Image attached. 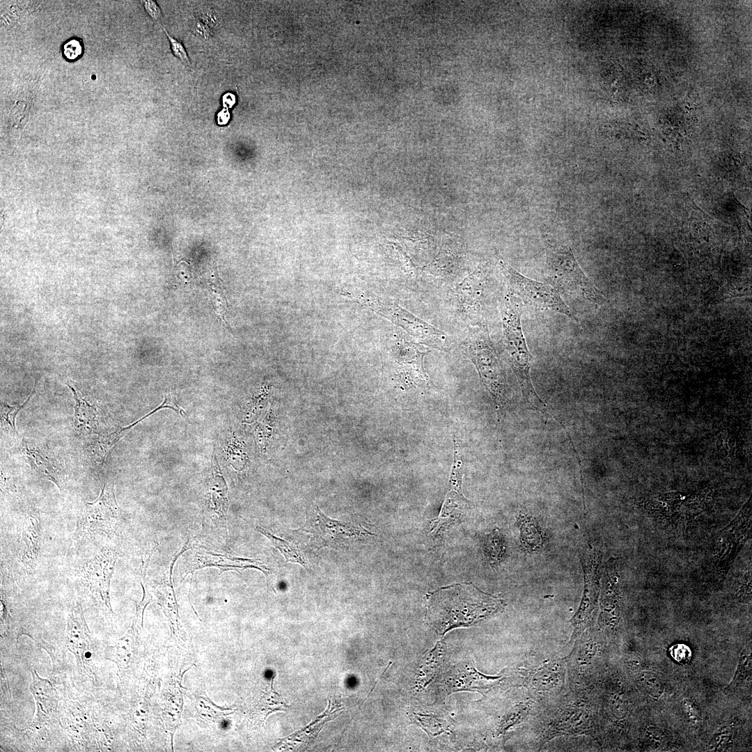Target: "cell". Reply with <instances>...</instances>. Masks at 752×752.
<instances>
[{"label": "cell", "mask_w": 752, "mask_h": 752, "mask_svg": "<svg viewBox=\"0 0 752 752\" xmlns=\"http://www.w3.org/2000/svg\"><path fill=\"white\" fill-rule=\"evenodd\" d=\"M484 284L485 275L480 269L476 270L465 279L457 289L462 304L467 307L479 306Z\"/></svg>", "instance_id": "20"}, {"label": "cell", "mask_w": 752, "mask_h": 752, "mask_svg": "<svg viewBox=\"0 0 752 752\" xmlns=\"http://www.w3.org/2000/svg\"><path fill=\"white\" fill-rule=\"evenodd\" d=\"M640 684L645 691L654 698H659L664 691L660 678L651 672L643 671L639 677Z\"/></svg>", "instance_id": "27"}, {"label": "cell", "mask_w": 752, "mask_h": 752, "mask_svg": "<svg viewBox=\"0 0 752 752\" xmlns=\"http://www.w3.org/2000/svg\"><path fill=\"white\" fill-rule=\"evenodd\" d=\"M212 566L220 569V573L228 570L255 567L267 574L266 571L267 570L265 566L253 559L232 557L228 555L198 551L196 553L191 567L186 572V574L189 573L193 574L197 570Z\"/></svg>", "instance_id": "15"}, {"label": "cell", "mask_w": 752, "mask_h": 752, "mask_svg": "<svg viewBox=\"0 0 752 752\" xmlns=\"http://www.w3.org/2000/svg\"><path fill=\"white\" fill-rule=\"evenodd\" d=\"M520 305V301L510 293L503 299L501 311V345L517 377L525 402L533 409L554 418L565 429L563 423L549 411L547 405L538 396L533 386L530 375L532 356L522 331Z\"/></svg>", "instance_id": "3"}, {"label": "cell", "mask_w": 752, "mask_h": 752, "mask_svg": "<svg viewBox=\"0 0 752 752\" xmlns=\"http://www.w3.org/2000/svg\"><path fill=\"white\" fill-rule=\"evenodd\" d=\"M545 277L558 293L602 305L606 299L586 276L572 249L549 235L544 236Z\"/></svg>", "instance_id": "4"}, {"label": "cell", "mask_w": 752, "mask_h": 752, "mask_svg": "<svg viewBox=\"0 0 752 752\" xmlns=\"http://www.w3.org/2000/svg\"><path fill=\"white\" fill-rule=\"evenodd\" d=\"M143 5L147 13L153 19H158L162 16V12L157 4L153 1H144Z\"/></svg>", "instance_id": "33"}, {"label": "cell", "mask_w": 752, "mask_h": 752, "mask_svg": "<svg viewBox=\"0 0 752 752\" xmlns=\"http://www.w3.org/2000/svg\"><path fill=\"white\" fill-rule=\"evenodd\" d=\"M143 589V598L136 604V613L131 627L136 632H140L143 629V613L146 606L152 601V597L148 592V588L143 582V577L140 581Z\"/></svg>", "instance_id": "28"}, {"label": "cell", "mask_w": 752, "mask_h": 752, "mask_svg": "<svg viewBox=\"0 0 752 752\" xmlns=\"http://www.w3.org/2000/svg\"><path fill=\"white\" fill-rule=\"evenodd\" d=\"M19 449L32 469L62 489L59 470L45 450L24 438L21 441Z\"/></svg>", "instance_id": "16"}, {"label": "cell", "mask_w": 752, "mask_h": 752, "mask_svg": "<svg viewBox=\"0 0 752 752\" xmlns=\"http://www.w3.org/2000/svg\"><path fill=\"white\" fill-rule=\"evenodd\" d=\"M212 478L209 485L210 507L219 520L225 523L228 510V488L221 474L216 455L212 459Z\"/></svg>", "instance_id": "18"}, {"label": "cell", "mask_w": 752, "mask_h": 752, "mask_svg": "<svg viewBox=\"0 0 752 752\" xmlns=\"http://www.w3.org/2000/svg\"><path fill=\"white\" fill-rule=\"evenodd\" d=\"M499 265L506 279L508 293L516 297L521 303L535 310L554 311L572 318L570 309L551 285L531 279L503 261L501 260Z\"/></svg>", "instance_id": "6"}, {"label": "cell", "mask_w": 752, "mask_h": 752, "mask_svg": "<svg viewBox=\"0 0 752 752\" xmlns=\"http://www.w3.org/2000/svg\"><path fill=\"white\" fill-rule=\"evenodd\" d=\"M40 522L37 513L31 512L24 519L19 540V557L29 569H34L40 550Z\"/></svg>", "instance_id": "14"}, {"label": "cell", "mask_w": 752, "mask_h": 752, "mask_svg": "<svg viewBox=\"0 0 752 752\" xmlns=\"http://www.w3.org/2000/svg\"><path fill=\"white\" fill-rule=\"evenodd\" d=\"M210 297L212 306L217 315L226 323L224 316L226 311V300L223 288L219 285L210 288Z\"/></svg>", "instance_id": "29"}, {"label": "cell", "mask_w": 752, "mask_h": 752, "mask_svg": "<svg viewBox=\"0 0 752 752\" xmlns=\"http://www.w3.org/2000/svg\"><path fill=\"white\" fill-rule=\"evenodd\" d=\"M136 635L137 633L130 627L125 635L106 648V658L114 661L120 672L127 669L132 662Z\"/></svg>", "instance_id": "19"}, {"label": "cell", "mask_w": 752, "mask_h": 752, "mask_svg": "<svg viewBox=\"0 0 752 752\" xmlns=\"http://www.w3.org/2000/svg\"><path fill=\"white\" fill-rule=\"evenodd\" d=\"M123 515V511L116 500L113 485L104 483L97 499L86 503L80 519V529L84 535L100 533L111 538Z\"/></svg>", "instance_id": "7"}, {"label": "cell", "mask_w": 752, "mask_h": 752, "mask_svg": "<svg viewBox=\"0 0 752 752\" xmlns=\"http://www.w3.org/2000/svg\"><path fill=\"white\" fill-rule=\"evenodd\" d=\"M368 301L370 306L400 326L419 343L441 350H446L450 345V338L444 332L398 304L379 300Z\"/></svg>", "instance_id": "8"}, {"label": "cell", "mask_w": 752, "mask_h": 752, "mask_svg": "<svg viewBox=\"0 0 752 752\" xmlns=\"http://www.w3.org/2000/svg\"><path fill=\"white\" fill-rule=\"evenodd\" d=\"M156 595L159 600V604L161 605L165 615L171 622L172 630L174 631V629H176L180 631L178 605L171 579L170 580L169 583H164L162 585L158 588Z\"/></svg>", "instance_id": "22"}, {"label": "cell", "mask_w": 752, "mask_h": 752, "mask_svg": "<svg viewBox=\"0 0 752 752\" xmlns=\"http://www.w3.org/2000/svg\"><path fill=\"white\" fill-rule=\"evenodd\" d=\"M91 638L81 605L79 603L73 604L67 617L65 646L75 655L79 669L90 677L95 676Z\"/></svg>", "instance_id": "11"}, {"label": "cell", "mask_w": 752, "mask_h": 752, "mask_svg": "<svg viewBox=\"0 0 752 752\" xmlns=\"http://www.w3.org/2000/svg\"><path fill=\"white\" fill-rule=\"evenodd\" d=\"M257 529L259 532L265 535L272 543L280 550L288 561L298 563L303 565L305 564L306 562L301 554H299L295 548L291 547L288 542L276 537L261 527L258 526Z\"/></svg>", "instance_id": "23"}, {"label": "cell", "mask_w": 752, "mask_h": 752, "mask_svg": "<svg viewBox=\"0 0 752 752\" xmlns=\"http://www.w3.org/2000/svg\"><path fill=\"white\" fill-rule=\"evenodd\" d=\"M83 50L82 42L76 38L67 40L62 46L63 56L70 61L78 59L82 55Z\"/></svg>", "instance_id": "30"}, {"label": "cell", "mask_w": 752, "mask_h": 752, "mask_svg": "<svg viewBox=\"0 0 752 752\" xmlns=\"http://www.w3.org/2000/svg\"><path fill=\"white\" fill-rule=\"evenodd\" d=\"M194 31L204 39H207L210 36V27L202 22H197L194 24Z\"/></svg>", "instance_id": "35"}, {"label": "cell", "mask_w": 752, "mask_h": 752, "mask_svg": "<svg viewBox=\"0 0 752 752\" xmlns=\"http://www.w3.org/2000/svg\"><path fill=\"white\" fill-rule=\"evenodd\" d=\"M201 18L203 20V23L208 26H215L219 22V19L214 12L209 9L203 10Z\"/></svg>", "instance_id": "34"}, {"label": "cell", "mask_w": 752, "mask_h": 752, "mask_svg": "<svg viewBox=\"0 0 752 752\" xmlns=\"http://www.w3.org/2000/svg\"><path fill=\"white\" fill-rule=\"evenodd\" d=\"M31 673L32 680L29 689L36 702V712L30 727L40 730L55 715L58 703V696L50 681L40 677L33 669Z\"/></svg>", "instance_id": "13"}, {"label": "cell", "mask_w": 752, "mask_h": 752, "mask_svg": "<svg viewBox=\"0 0 752 752\" xmlns=\"http://www.w3.org/2000/svg\"><path fill=\"white\" fill-rule=\"evenodd\" d=\"M230 118V113L227 109H222L217 116V121L219 125L226 124Z\"/></svg>", "instance_id": "37"}, {"label": "cell", "mask_w": 752, "mask_h": 752, "mask_svg": "<svg viewBox=\"0 0 752 752\" xmlns=\"http://www.w3.org/2000/svg\"><path fill=\"white\" fill-rule=\"evenodd\" d=\"M129 427H120L111 433L98 437L91 443L86 450L90 460L97 465L102 464L109 450L131 429Z\"/></svg>", "instance_id": "21"}, {"label": "cell", "mask_w": 752, "mask_h": 752, "mask_svg": "<svg viewBox=\"0 0 752 752\" xmlns=\"http://www.w3.org/2000/svg\"><path fill=\"white\" fill-rule=\"evenodd\" d=\"M469 357L475 364L480 380L492 395L498 416L503 414L509 397L503 368L497 352L484 324L471 327L464 342Z\"/></svg>", "instance_id": "5"}, {"label": "cell", "mask_w": 752, "mask_h": 752, "mask_svg": "<svg viewBox=\"0 0 752 752\" xmlns=\"http://www.w3.org/2000/svg\"><path fill=\"white\" fill-rule=\"evenodd\" d=\"M235 102V97L232 93H226L223 97V104L226 109L232 107Z\"/></svg>", "instance_id": "36"}, {"label": "cell", "mask_w": 752, "mask_h": 752, "mask_svg": "<svg viewBox=\"0 0 752 752\" xmlns=\"http://www.w3.org/2000/svg\"><path fill=\"white\" fill-rule=\"evenodd\" d=\"M671 656L680 664H687L691 658L689 647L684 643H676L670 648Z\"/></svg>", "instance_id": "31"}, {"label": "cell", "mask_w": 752, "mask_h": 752, "mask_svg": "<svg viewBox=\"0 0 752 752\" xmlns=\"http://www.w3.org/2000/svg\"><path fill=\"white\" fill-rule=\"evenodd\" d=\"M565 659L547 661L528 671L524 687L536 702L545 705L561 696L565 688Z\"/></svg>", "instance_id": "9"}, {"label": "cell", "mask_w": 752, "mask_h": 752, "mask_svg": "<svg viewBox=\"0 0 752 752\" xmlns=\"http://www.w3.org/2000/svg\"><path fill=\"white\" fill-rule=\"evenodd\" d=\"M529 726L536 732L539 749L558 736L590 735L593 712L587 690L569 689L552 701L541 705Z\"/></svg>", "instance_id": "2"}, {"label": "cell", "mask_w": 752, "mask_h": 752, "mask_svg": "<svg viewBox=\"0 0 752 752\" xmlns=\"http://www.w3.org/2000/svg\"><path fill=\"white\" fill-rule=\"evenodd\" d=\"M627 700L620 692H610L607 696L608 713L616 720L625 719L628 713Z\"/></svg>", "instance_id": "25"}, {"label": "cell", "mask_w": 752, "mask_h": 752, "mask_svg": "<svg viewBox=\"0 0 752 752\" xmlns=\"http://www.w3.org/2000/svg\"><path fill=\"white\" fill-rule=\"evenodd\" d=\"M164 31L169 40L171 49L174 56L183 63L189 65V59L182 43L178 39H175L172 36L169 35L165 28H164Z\"/></svg>", "instance_id": "32"}, {"label": "cell", "mask_w": 752, "mask_h": 752, "mask_svg": "<svg viewBox=\"0 0 752 752\" xmlns=\"http://www.w3.org/2000/svg\"><path fill=\"white\" fill-rule=\"evenodd\" d=\"M502 600L485 593L470 583L441 588L430 595L428 623L439 634L460 626L473 625L499 611Z\"/></svg>", "instance_id": "1"}, {"label": "cell", "mask_w": 752, "mask_h": 752, "mask_svg": "<svg viewBox=\"0 0 752 752\" xmlns=\"http://www.w3.org/2000/svg\"><path fill=\"white\" fill-rule=\"evenodd\" d=\"M600 644L590 635L581 634L574 641L570 655L565 657L569 689L588 690L594 674Z\"/></svg>", "instance_id": "10"}, {"label": "cell", "mask_w": 752, "mask_h": 752, "mask_svg": "<svg viewBox=\"0 0 752 752\" xmlns=\"http://www.w3.org/2000/svg\"><path fill=\"white\" fill-rule=\"evenodd\" d=\"M751 644L746 645L740 655L737 669L735 674L734 678L732 680L731 683L729 684L728 688H731L733 686H737L739 684L740 681L745 680L746 677H749V675L751 676Z\"/></svg>", "instance_id": "26"}, {"label": "cell", "mask_w": 752, "mask_h": 752, "mask_svg": "<svg viewBox=\"0 0 752 752\" xmlns=\"http://www.w3.org/2000/svg\"><path fill=\"white\" fill-rule=\"evenodd\" d=\"M34 393V389L27 399L21 405L10 406L3 402L1 404V426L8 429L14 435H17L15 428V418L18 412L27 404Z\"/></svg>", "instance_id": "24"}, {"label": "cell", "mask_w": 752, "mask_h": 752, "mask_svg": "<svg viewBox=\"0 0 752 752\" xmlns=\"http://www.w3.org/2000/svg\"><path fill=\"white\" fill-rule=\"evenodd\" d=\"M116 559V552L104 547L93 558L87 561L83 568L84 577L92 592L99 595L111 611L109 588Z\"/></svg>", "instance_id": "12"}, {"label": "cell", "mask_w": 752, "mask_h": 752, "mask_svg": "<svg viewBox=\"0 0 752 752\" xmlns=\"http://www.w3.org/2000/svg\"><path fill=\"white\" fill-rule=\"evenodd\" d=\"M75 400L72 425L76 433L80 436H89L98 432L100 415L95 406L80 395L69 384Z\"/></svg>", "instance_id": "17"}]
</instances>
